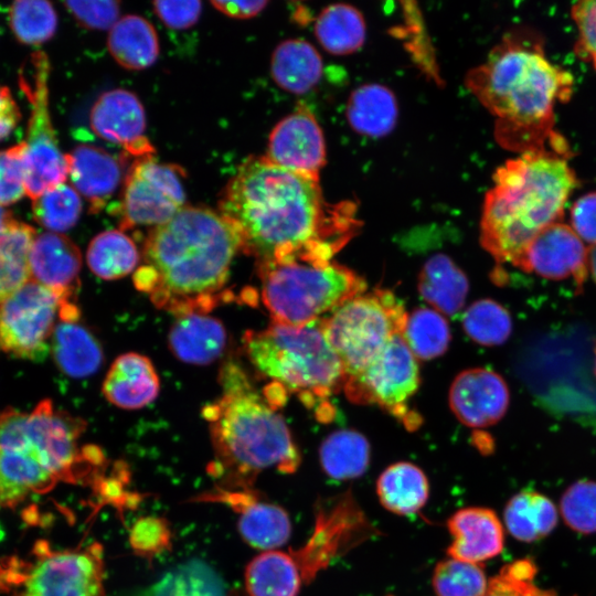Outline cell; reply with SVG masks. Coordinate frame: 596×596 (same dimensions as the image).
<instances>
[{"label":"cell","mask_w":596,"mask_h":596,"mask_svg":"<svg viewBox=\"0 0 596 596\" xmlns=\"http://www.w3.org/2000/svg\"><path fill=\"white\" fill-rule=\"evenodd\" d=\"M433 587L437 596H483L488 582L478 564L449 557L436 565Z\"/></svg>","instance_id":"cell-41"},{"label":"cell","mask_w":596,"mask_h":596,"mask_svg":"<svg viewBox=\"0 0 596 596\" xmlns=\"http://www.w3.org/2000/svg\"><path fill=\"white\" fill-rule=\"evenodd\" d=\"M588 266L589 272L596 283V246L589 247Z\"/></svg>","instance_id":"cell-54"},{"label":"cell","mask_w":596,"mask_h":596,"mask_svg":"<svg viewBox=\"0 0 596 596\" xmlns=\"http://www.w3.org/2000/svg\"><path fill=\"white\" fill-rule=\"evenodd\" d=\"M571 14L578 31L575 52L596 70V0L574 3Z\"/></svg>","instance_id":"cell-46"},{"label":"cell","mask_w":596,"mask_h":596,"mask_svg":"<svg viewBox=\"0 0 596 596\" xmlns=\"http://www.w3.org/2000/svg\"><path fill=\"white\" fill-rule=\"evenodd\" d=\"M181 170L153 156L137 159L127 175L120 203L121 231L161 225L184 205Z\"/></svg>","instance_id":"cell-14"},{"label":"cell","mask_w":596,"mask_h":596,"mask_svg":"<svg viewBox=\"0 0 596 596\" xmlns=\"http://www.w3.org/2000/svg\"><path fill=\"white\" fill-rule=\"evenodd\" d=\"M107 46L124 68L138 71L152 65L159 55L158 35L152 24L140 15L120 18L110 29Z\"/></svg>","instance_id":"cell-29"},{"label":"cell","mask_w":596,"mask_h":596,"mask_svg":"<svg viewBox=\"0 0 596 596\" xmlns=\"http://www.w3.org/2000/svg\"><path fill=\"white\" fill-rule=\"evenodd\" d=\"M244 351L254 368L286 394L292 393L315 411L320 421H330L329 398L343 390L342 363L329 343L321 322L302 327L272 322L266 329L243 336Z\"/></svg>","instance_id":"cell-7"},{"label":"cell","mask_w":596,"mask_h":596,"mask_svg":"<svg viewBox=\"0 0 596 596\" xmlns=\"http://www.w3.org/2000/svg\"><path fill=\"white\" fill-rule=\"evenodd\" d=\"M260 298L273 322L302 327L366 290L365 280L332 260L257 262Z\"/></svg>","instance_id":"cell-8"},{"label":"cell","mask_w":596,"mask_h":596,"mask_svg":"<svg viewBox=\"0 0 596 596\" xmlns=\"http://www.w3.org/2000/svg\"><path fill=\"white\" fill-rule=\"evenodd\" d=\"M588 257L589 248L574 230L557 222L529 244L518 268L553 280L571 278L581 288L589 270Z\"/></svg>","instance_id":"cell-17"},{"label":"cell","mask_w":596,"mask_h":596,"mask_svg":"<svg viewBox=\"0 0 596 596\" xmlns=\"http://www.w3.org/2000/svg\"><path fill=\"white\" fill-rule=\"evenodd\" d=\"M47 56L34 52L19 73V86L31 106L24 151L26 195L32 200L62 183L68 175V153L60 148L49 109Z\"/></svg>","instance_id":"cell-11"},{"label":"cell","mask_w":596,"mask_h":596,"mask_svg":"<svg viewBox=\"0 0 596 596\" xmlns=\"http://www.w3.org/2000/svg\"><path fill=\"white\" fill-rule=\"evenodd\" d=\"M323 471L332 479L350 480L362 476L370 462V445L359 432L341 429L330 434L319 450Z\"/></svg>","instance_id":"cell-34"},{"label":"cell","mask_w":596,"mask_h":596,"mask_svg":"<svg viewBox=\"0 0 596 596\" xmlns=\"http://www.w3.org/2000/svg\"><path fill=\"white\" fill-rule=\"evenodd\" d=\"M129 540L136 553L149 556L169 546L170 531L163 520L143 518L132 526Z\"/></svg>","instance_id":"cell-47"},{"label":"cell","mask_w":596,"mask_h":596,"mask_svg":"<svg viewBox=\"0 0 596 596\" xmlns=\"http://www.w3.org/2000/svg\"><path fill=\"white\" fill-rule=\"evenodd\" d=\"M32 213L35 221L52 232L72 228L82 213L79 193L62 183L33 199Z\"/></svg>","instance_id":"cell-40"},{"label":"cell","mask_w":596,"mask_h":596,"mask_svg":"<svg viewBox=\"0 0 596 596\" xmlns=\"http://www.w3.org/2000/svg\"><path fill=\"white\" fill-rule=\"evenodd\" d=\"M12 219V215L10 212L4 210L3 206L0 205V232L3 230V227L7 225V223Z\"/></svg>","instance_id":"cell-55"},{"label":"cell","mask_w":596,"mask_h":596,"mask_svg":"<svg viewBox=\"0 0 596 596\" xmlns=\"http://www.w3.org/2000/svg\"><path fill=\"white\" fill-rule=\"evenodd\" d=\"M568 157L555 151L525 152L494 172L483 201L480 242L498 264L518 268L529 244L561 222L577 183Z\"/></svg>","instance_id":"cell-6"},{"label":"cell","mask_w":596,"mask_h":596,"mask_svg":"<svg viewBox=\"0 0 596 596\" xmlns=\"http://www.w3.org/2000/svg\"><path fill=\"white\" fill-rule=\"evenodd\" d=\"M561 513L572 530L596 532V481L583 479L570 486L561 499Z\"/></svg>","instance_id":"cell-42"},{"label":"cell","mask_w":596,"mask_h":596,"mask_svg":"<svg viewBox=\"0 0 596 596\" xmlns=\"http://www.w3.org/2000/svg\"><path fill=\"white\" fill-rule=\"evenodd\" d=\"M20 120V110L9 88L0 85V140L7 138Z\"/></svg>","instance_id":"cell-51"},{"label":"cell","mask_w":596,"mask_h":596,"mask_svg":"<svg viewBox=\"0 0 596 596\" xmlns=\"http://www.w3.org/2000/svg\"><path fill=\"white\" fill-rule=\"evenodd\" d=\"M81 266V252L65 235L44 232L34 238L29 256L31 279L52 290L61 309L76 305Z\"/></svg>","instance_id":"cell-21"},{"label":"cell","mask_w":596,"mask_h":596,"mask_svg":"<svg viewBox=\"0 0 596 596\" xmlns=\"http://www.w3.org/2000/svg\"><path fill=\"white\" fill-rule=\"evenodd\" d=\"M9 21L19 42L39 45L51 39L57 26V15L47 1H15L9 9Z\"/></svg>","instance_id":"cell-39"},{"label":"cell","mask_w":596,"mask_h":596,"mask_svg":"<svg viewBox=\"0 0 596 596\" xmlns=\"http://www.w3.org/2000/svg\"><path fill=\"white\" fill-rule=\"evenodd\" d=\"M315 34L326 51L338 55L350 54L364 43V19L354 7L334 3L318 15Z\"/></svg>","instance_id":"cell-35"},{"label":"cell","mask_w":596,"mask_h":596,"mask_svg":"<svg viewBox=\"0 0 596 596\" xmlns=\"http://www.w3.org/2000/svg\"><path fill=\"white\" fill-rule=\"evenodd\" d=\"M68 175L73 188L98 211L118 188L121 166L104 149L79 145L68 153Z\"/></svg>","instance_id":"cell-24"},{"label":"cell","mask_w":596,"mask_h":596,"mask_svg":"<svg viewBox=\"0 0 596 596\" xmlns=\"http://www.w3.org/2000/svg\"><path fill=\"white\" fill-rule=\"evenodd\" d=\"M265 157L283 168L319 180L326 163V142L316 117L306 105L273 128Z\"/></svg>","instance_id":"cell-18"},{"label":"cell","mask_w":596,"mask_h":596,"mask_svg":"<svg viewBox=\"0 0 596 596\" xmlns=\"http://www.w3.org/2000/svg\"><path fill=\"white\" fill-rule=\"evenodd\" d=\"M462 327L472 341L491 347L508 340L512 331V320L507 309L497 301L480 299L465 311Z\"/></svg>","instance_id":"cell-38"},{"label":"cell","mask_w":596,"mask_h":596,"mask_svg":"<svg viewBox=\"0 0 596 596\" xmlns=\"http://www.w3.org/2000/svg\"><path fill=\"white\" fill-rule=\"evenodd\" d=\"M36 235L31 225L12 217L0 232V257L15 270L30 276L29 256Z\"/></svg>","instance_id":"cell-44"},{"label":"cell","mask_w":596,"mask_h":596,"mask_svg":"<svg viewBox=\"0 0 596 596\" xmlns=\"http://www.w3.org/2000/svg\"><path fill=\"white\" fill-rule=\"evenodd\" d=\"M155 13L170 29L183 30L192 26L200 18V1H155Z\"/></svg>","instance_id":"cell-49"},{"label":"cell","mask_w":596,"mask_h":596,"mask_svg":"<svg viewBox=\"0 0 596 596\" xmlns=\"http://www.w3.org/2000/svg\"><path fill=\"white\" fill-rule=\"evenodd\" d=\"M536 567L529 560L507 564L488 582L483 596H555L535 583Z\"/></svg>","instance_id":"cell-43"},{"label":"cell","mask_w":596,"mask_h":596,"mask_svg":"<svg viewBox=\"0 0 596 596\" xmlns=\"http://www.w3.org/2000/svg\"><path fill=\"white\" fill-rule=\"evenodd\" d=\"M160 389L159 377L151 361L139 353L119 355L104 380L102 391L114 405L137 409L151 403Z\"/></svg>","instance_id":"cell-23"},{"label":"cell","mask_w":596,"mask_h":596,"mask_svg":"<svg viewBox=\"0 0 596 596\" xmlns=\"http://www.w3.org/2000/svg\"><path fill=\"white\" fill-rule=\"evenodd\" d=\"M64 4L81 24L89 29H111L119 20L117 1H67Z\"/></svg>","instance_id":"cell-48"},{"label":"cell","mask_w":596,"mask_h":596,"mask_svg":"<svg viewBox=\"0 0 596 596\" xmlns=\"http://www.w3.org/2000/svg\"><path fill=\"white\" fill-rule=\"evenodd\" d=\"M447 526L453 536L447 554L453 558L478 564L503 549L502 525L490 509L462 508L448 519Z\"/></svg>","instance_id":"cell-22"},{"label":"cell","mask_w":596,"mask_h":596,"mask_svg":"<svg viewBox=\"0 0 596 596\" xmlns=\"http://www.w3.org/2000/svg\"><path fill=\"white\" fill-rule=\"evenodd\" d=\"M510 401L509 389L501 375L485 368L459 373L449 391V405L464 425L483 428L498 423Z\"/></svg>","instance_id":"cell-20"},{"label":"cell","mask_w":596,"mask_h":596,"mask_svg":"<svg viewBox=\"0 0 596 596\" xmlns=\"http://www.w3.org/2000/svg\"><path fill=\"white\" fill-rule=\"evenodd\" d=\"M407 316L391 290L376 288L349 299L320 320L345 380L360 374L395 336L404 333Z\"/></svg>","instance_id":"cell-10"},{"label":"cell","mask_w":596,"mask_h":596,"mask_svg":"<svg viewBox=\"0 0 596 596\" xmlns=\"http://www.w3.org/2000/svg\"><path fill=\"white\" fill-rule=\"evenodd\" d=\"M595 374H596V348H595Z\"/></svg>","instance_id":"cell-56"},{"label":"cell","mask_w":596,"mask_h":596,"mask_svg":"<svg viewBox=\"0 0 596 596\" xmlns=\"http://www.w3.org/2000/svg\"><path fill=\"white\" fill-rule=\"evenodd\" d=\"M23 142L0 151V205H9L25 194Z\"/></svg>","instance_id":"cell-45"},{"label":"cell","mask_w":596,"mask_h":596,"mask_svg":"<svg viewBox=\"0 0 596 596\" xmlns=\"http://www.w3.org/2000/svg\"><path fill=\"white\" fill-rule=\"evenodd\" d=\"M86 260L96 276L114 280L130 274L137 267L139 253L134 241L124 231L108 230L92 240Z\"/></svg>","instance_id":"cell-36"},{"label":"cell","mask_w":596,"mask_h":596,"mask_svg":"<svg viewBox=\"0 0 596 596\" xmlns=\"http://www.w3.org/2000/svg\"><path fill=\"white\" fill-rule=\"evenodd\" d=\"M248 596H297L304 584L292 555L279 550L263 551L244 573Z\"/></svg>","instance_id":"cell-26"},{"label":"cell","mask_w":596,"mask_h":596,"mask_svg":"<svg viewBox=\"0 0 596 596\" xmlns=\"http://www.w3.org/2000/svg\"><path fill=\"white\" fill-rule=\"evenodd\" d=\"M468 289L465 273L447 255L432 256L421 269L419 294L443 315L458 312L465 304Z\"/></svg>","instance_id":"cell-30"},{"label":"cell","mask_w":596,"mask_h":596,"mask_svg":"<svg viewBox=\"0 0 596 596\" xmlns=\"http://www.w3.org/2000/svg\"><path fill=\"white\" fill-rule=\"evenodd\" d=\"M270 73L283 89L304 94L320 81L322 60L309 42L299 39L286 40L272 55Z\"/></svg>","instance_id":"cell-28"},{"label":"cell","mask_w":596,"mask_h":596,"mask_svg":"<svg viewBox=\"0 0 596 596\" xmlns=\"http://www.w3.org/2000/svg\"><path fill=\"white\" fill-rule=\"evenodd\" d=\"M226 345L223 323L204 313L178 317L169 333V347L180 360L191 364L215 361Z\"/></svg>","instance_id":"cell-25"},{"label":"cell","mask_w":596,"mask_h":596,"mask_svg":"<svg viewBox=\"0 0 596 596\" xmlns=\"http://www.w3.org/2000/svg\"><path fill=\"white\" fill-rule=\"evenodd\" d=\"M398 110L394 94L380 84L360 86L349 97L347 117L358 132L382 137L396 124Z\"/></svg>","instance_id":"cell-32"},{"label":"cell","mask_w":596,"mask_h":596,"mask_svg":"<svg viewBox=\"0 0 596 596\" xmlns=\"http://www.w3.org/2000/svg\"><path fill=\"white\" fill-rule=\"evenodd\" d=\"M242 251L235 227L219 212L183 206L147 236L135 287L177 318L207 315L233 295L225 289L231 264Z\"/></svg>","instance_id":"cell-3"},{"label":"cell","mask_w":596,"mask_h":596,"mask_svg":"<svg viewBox=\"0 0 596 596\" xmlns=\"http://www.w3.org/2000/svg\"><path fill=\"white\" fill-rule=\"evenodd\" d=\"M419 382L417 358L404 336L397 334L360 374L344 381L343 391L352 403L377 404L412 430L418 427L419 417L407 402Z\"/></svg>","instance_id":"cell-12"},{"label":"cell","mask_w":596,"mask_h":596,"mask_svg":"<svg viewBox=\"0 0 596 596\" xmlns=\"http://www.w3.org/2000/svg\"><path fill=\"white\" fill-rule=\"evenodd\" d=\"M368 526L362 511L349 493L328 507H321L307 543L297 551L290 550L304 584L310 583L334 557L364 539Z\"/></svg>","instance_id":"cell-15"},{"label":"cell","mask_w":596,"mask_h":596,"mask_svg":"<svg viewBox=\"0 0 596 596\" xmlns=\"http://www.w3.org/2000/svg\"><path fill=\"white\" fill-rule=\"evenodd\" d=\"M376 493L386 510L400 515H411L425 505L429 486L421 468L400 461L389 466L380 475Z\"/></svg>","instance_id":"cell-31"},{"label":"cell","mask_w":596,"mask_h":596,"mask_svg":"<svg viewBox=\"0 0 596 596\" xmlns=\"http://www.w3.org/2000/svg\"><path fill=\"white\" fill-rule=\"evenodd\" d=\"M504 522L513 538L523 542H534L554 530L557 510L547 497L524 490L508 501Z\"/></svg>","instance_id":"cell-33"},{"label":"cell","mask_w":596,"mask_h":596,"mask_svg":"<svg viewBox=\"0 0 596 596\" xmlns=\"http://www.w3.org/2000/svg\"><path fill=\"white\" fill-rule=\"evenodd\" d=\"M31 278L22 274L0 257V302L21 288Z\"/></svg>","instance_id":"cell-53"},{"label":"cell","mask_w":596,"mask_h":596,"mask_svg":"<svg viewBox=\"0 0 596 596\" xmlns=\"http://www.w3.org/2000/svg\"><path fill=\"white\" fill-rule=\"evenodd\" d=\"M220 396L204 406L213 447L207 472L222 489H253L268 469L294 473L301 457L284 417L234 361L220 370Z\"/></svg>","instance_id":"cell-4"},{"label":"cell","mask_w":596,"mask_h":596,"mask_svg":"<svg viewBox=\"0 0 596 596\" xmlns=\"http://www.w3.org/2000/svg\"><path fill=\"white\" fill-rule=\"evenodd\" d=\"M403 336L414 355L422 360L444 354L450 342L448 321L430 308H418L408 315Z\"/></svg>","instance_id":"cell-37"},{"label":"cell","mask_w":596,"mask_h":596,"mask_svg":"<svg viewBox=\"0 0 596 596\" xmlns=\"http://www.w3.org/2000/svg\"><path fill=\"white\" fill-rule=\"evenodd\" d=\"M61 300L49 288L30 279L0 302V352L41 361L50 350L60 317Z\"/></svg>","instance_id":"cell-13"},{"label":"cell","mask_w":596,"mask_h":596,"mask_svg":"<svg viewBox=\"0 0 596 596\" xmlns=\"http://www.w3.org/2000/svg\"><path fill=\"white\" fill-rule=\"evenodd\" d=\"M220 213L237 231L242 252L257 262L332 260L362 225L354 202H329L318 179L265 156L238 168L220 201Z\"/></svg>","instance_id":"cell-1"},{"label":"cell","mask_w":596,"mask_h":596,"mask_svg":"<svg viewBox=\"0 0 596 596\" xmlns=\"http://www.w3.org/2000/svg\"><path fill=\"white\" fill-rule=\"evenodd\" d=\"M466 85L494 116V135L502 147L520 155L555 151L570 156L554 125L555 107L571 98L574 78L546 57L532 32L504 36L483 63L469 71Z\"/></svg>","instance_id":"cell-2"},{"label":"cell","mask_w":596,"mask_h":596,"mask_svg":"<svg viewBox=\"0 0 596 596\" xmlns=\"http://www.w3.org/2000/svg\"><path fill=\"white\" fill-rule=\"evenodd\" d=\"M195 501L222 503L231 508L237 515L242 538L253 547L276 550L290 538L291 522L286 510L264 500L255 488L227 490L214 487Z\"/></svg>","instance_id":"cell-16"},{"label":"cell","mask_w":596,"mask_h":596,"mask_svg":"<svg viewBox=\"0 0 596 596\" xmlns=\"http://www.w3.org/2000/svg\"><path fill=\"white\" fill-rule=\"evenodd\" d=\"M85 426L47 398L31 413L0 412V508H17L60 482H85L103 468L102 450L79 445Z\"/></svg>","instance_id":"cell-5"},{"label":"cell","mask_w":596,"mask_h":596,"mask_svg":"<svg viewBox=\"0 0 596 596\" xmlns=\"http://www.w3.org/2000/svg\"><path fill=\"white\" fill-rule=\"evenodd\" d=\"M51 350L58 369L75 379L92 375L103 362L98 341L78 320L57 322Z\"/></svg>","instance_id":"cell-27"},{"label":"cell","mask_w":596,"mask_h":596,"mask_svg":"<svg viewBox=\"0 0 596 596\" xmlns=\"http://www.w3.org/2000/svg\"><path fill=\"white\" fill-rule=\"evenodd\" d=\"M7 596H105L104 549L97 543L57 550L38 541L24 557L0 558Z\"/></svg>","instance_id":"cell-9"},{"label":"cell","mask_w":596,"mask_h":596,"mask_svg":"<svg viewBox=\"0 0 596 596\" xmlns=\"http://www.w3.org/2000/svg\"><path fill=\"white\" fill-rule=\"evenodd\" d=\"M219 11L227 17L247 19L258 14L267 4V1H212Z\"/></svg>","instance_id":"cell-52"},{"label":"cell","mask_w":596,"mask_h":596,"mask_svg":"<svg viewBox=\"0 0 596 596\" xmlns=\"http://www.w3.org/2000/svg\"><path fill=\"white\" fill-rule=\"evenodd\" d=\"M89 120L97 136L120 145L136 159L153 156V147L145 136V109L132 92L115 88L103 93L93 105Z\"/></svg>","instance_id":"cell-19"},{"label":"cell","mask_w":596,"mask_h":596,"mask_svg":"<svg viewBox=\"0 0 596 596\" xmlns=\"http://www.w3.org/2000/svg\"><path fill=\"white\" fill-rule=\"evenodd\" d=\"M571 227L584 243L596 246V192L586 193L573 203Z\"/></svg>","instance_id":"cell-50"}]
</instances>
